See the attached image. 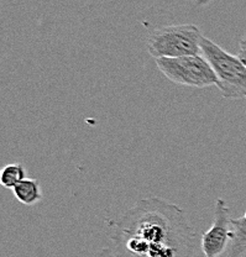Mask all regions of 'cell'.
I'll use <instances>...</instances> for the list:
<instances>
[{"label": "cell", "instance_id": "6da1fadb", "mask_svg": "<svg viewBox=\"0 0 246 257\" xmlns=\"http://www.w3.org/2000/svg\"><path fill=\"white\" fill-rule=\"evenodd\" d=\"M108 225L119 257H196L197 232L186 213L162 198H143Z\"/></svg>", "mask_w": 246, "mask_h": 257}, {"label": "cell", "instance_id": "7a4b0ae2", "mask_svg": "<svg viewBox=\"0 0 246 257\" xmlns=\"http://www.w3.org/2000/svg\"><path fill=\"white\" fill-rule=\"evenodd\" d=\"M202 56L212 66L218 84L225 99L246 98V66L239 56L226 52L215 42L203 36L200 41Z\"/></svg>", "mask_w": 246, "mask_h": 257}, {"label": "cell", "instance_id": "3957f363", "mask_svg": "<svg viewBox=\"0 0 246 257\" xmlns=\"http://www.w3.org/2000/svg\"><path fill=\"white\" fill-rule=\"evenodd\" d=\"M203 34L193 24L166 25L155 29L148 37V51L155 58H178L202 53Z\"/></svg>", "mask_w": 246, "mask_h": 257}, {"label": "cell", "instance_id": "277c9868", "mask_svg": "<svg viewBox=\"0 0 246 257\" xmlns=\"http://www.w3.org/2000/svg\"><path fill=\"white\" fill-rule=\"evenodd\" d=\"M156 66L164 76L176 84L193 88H207L218 84L212 66L204 56H186L178 58H159Z\"/></svg>", "mask_w": 246, "mask_h": 257}, {"label": "cell", "instance_id": "5b68a950", "mask_svg": "<svg viewBox=\"0 0 246 257\" xmlns=\"http://www.w3.org/2000/svg\"><path fill=\"white\" fill-rule=\"evenodd\" d=\"M232 239L231 218L226 202L218 198L214 210L212 226L202 235L200 248L205 257H223Z\"/></svg>", "mask_w": 246, "mask_h": 257}, {"label": "cell", "instance_id": "8992f818", "mask_svg": "<svg viewBox=\"0 0 246 257\" xmlns=\"http://www.w3.org/2000/svg\"><path fill=\"white\" fill-rule=\"evenodd\" d=\"M15 198L24 205H34L42 199L40 182L35 178H25L13 189Z\"/></svg>", "mask_w": 246, "mask_h": 257}, {"label": "cell", "instance_id": "52a82bcc", "mask_svg": "<svg viewBox=\"0 0 246 257\" xmlns=\"http://www.w3.org/2000/svg\"><path fill=\"white\" fill-rule=\"evenodd\" d=\"M25 179V168L20 163H10L3 167L0 172V184L7 189H14Z\"/></svg>", "mask_w": 246, "mask_h": 257}, {"label": "cell", "instance_id": "ba28073f", "mask_svg": "<svg viewBox=\"0 0 246 257\" xmlns=\"http://www.w3.org/2000/svg\"><path fill=\"white\" fill-rule=\"evenodd\" d=\"M93 257H119V256H117L116 253H115V251L111 250V248L104 247L101 248L100 251H98V252Z\"/></svg>", "mask_w": 246, "mask_h": 257}, {"label": "cell", "instance_id": "9c48e42d", "mask_svg": "<svg viewBox=\"0 0 246 257\" xmlns=\"http://www.w3.org/2000/svg\"><path fill=\"white\" fill-rule=\"evenodd\" d=\"M239 46H240V51H245L246 52V34H245V36L240 40Z\"/></svg>", "mask_w": 246, "mask_h": 257}, {"label": "cell", "instance_id": "30bf717a", "mask_svg": "<svg viewBox=\"0 0 246 257\" xmlns=\"http://www.w3.org/2000/svg\"><path fill=\"white\" fill-rule=\"evenodd\" d=\"M213 0H196V4L198 7H204V5H208L209 3H212Z\"/></svg>", "mask_w": 246, "mask_h": 257}, {"label": "cell", "instance_id": "8fae6325", "mask_svg": "<svg viewBox=\"0 0 246 257\" xmlns=\"http://www.w3.org/2000/svg\"><path fill=\"white\" fill-rule=\"evenodd\" d=\"M240 57V60L242 61V62H244V64L246 66V52L245 51H240L239 52V55H237Z\"/></svg>", "mask_w": 246, "mask_h": 257}]
</instances>
